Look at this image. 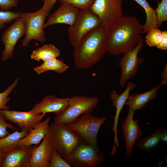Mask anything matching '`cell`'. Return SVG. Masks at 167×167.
Returning <instances> with one entry per match:
<instances>
[{
	"label": "cell",
	"mask_w": 167,
	"mask_h": 167,
	"mask_svg": "<svg viewBox=\"0 0 167 167\" xmlns=\"http://www.w3.org/2000/svg\"><path fill=\"white\" fill-rule=\"evenodd\" d=\"M142 25L135 15H123L108 28L107 52L110 55H118L135 48L142 39Z\"/></svg>",
	"instance_id": "6da1fadb"
},
{
	"label": "cell",
	"mask_w": 167,
	"mask_h": 167,
	"mask_svg": "<svg viewBox=\"0 0 167 167\" xmlns=\"http://www.w3.org/2000/svg\"><path fill=\"white\" fill-rule=\"evenodd\" d=\"M163 36L162 42L156 47L159 49L166 50L167 49V31H162Z\"/></svg>",
	"instance_id": "e575fe53"
},
{
	"label": "cell",
	"mask_w": 167,
	"mask_h": 167,
	"mask_svg": "<svg viewBox=\"0 0 167 167\" xmlns=\"http://www.w3.org/2000/svg\"><path fill=\"white\" fill-rule=\"evenodd\" d=\"M99 100L97 97L73 96L69 98L65 110L54 117V123L69 126L82 114L92 112L97 107Z\"/></svg>",
	"instance_id": "3957f363"
},
{
	"label": "cell",
	"mask_w": 167,
	"mask_h": 167,
	"mask_svg": "<svg viewBox=\"0 0 167 167\" xmlns=\"http://www.w3.org/2000/svg\"><path fill=\"white\" fill-rule=\"evenodd\" d=\"M59 153L54 149L48 167H71Z\"/></svg>",
	"instance_id": "f546056e"
},
{
	"label": "cell",
	"mask_w": 167,
	"mask_h": 167,
	"mask_svg": "<svg viewBox=\"0 0 167 167\" xmlns=\"http://www.w3.org/2000/svg\"><path fill=\"white\" fill-rule=\"evenodd\" d=\"M49 13L41 8L33 13H22L21 17L24 19L26 23L25 36L21 43L22 47L28 46L32 40L42 42L45 41L44 21Z\"/></svg>",
	"instance_id": "ba28073f"
},
{
	"label": "cell",
	"mask_w": 167,
	"mask_h": 167,
	"mask_svg": "<svg viewBox=\"0 0 167 167\" xmlns=\"http://www.w3.org/2000/svg\"><path fill=\"white\" fill-rule=\"evenodd\" d=\"M19 129L11 134L0 138V152L5 153L18 146L19 140L27 135L29 132L25 129L19 131Z\"/></svg>",
	"instance_id": "44dd1931"
},
{
	"label": "cell",
	"mask_w": 167,
	"mask_h": 167,
	"mask_svg": "<svg viewBox=\"0 0 167 167\" xmlns=\"http://www.w3.org/2000/svg\"><path fill=\"white\" fill-rule=\"evenodd\" d=\"M163 162L161 161H159L157 165V167H162Z\"/></svg>",
	"instance_id": "f35d334b"
},
{
	"label": "cell",
	"mask_w": 167,
	"mask_h": 167,
	"mask_svg": "<svg viewBox=\"0 0 167 167\" xmlns=\"http://www.w3.org/2000/svg\"><path fill=\"white\" fill-rule=\"evenodd\" d=\"M22 13L9 11H0V30L4 28L5 24H9L21 17Z\"/></svg>",
	"instance_id": "4316f807"
},
{
	"label": "cell",
	"mask_w": 167,
	"mask_h": 167,
	"mask_svg": "<svg viewBox=\"0 0 167 167\" xmlns=\"http://www.w3.org/2000/svg\"><path fill=\"white\" fill-rule=\"evenodd\" d=\"M33 146H18L4 153L3 167H31Z\"/></svg>",
	"instance_id": "5bb4252c"
},
{
	"label": "cell",
	"mask_w": 167,
	"mask_h": 167,
	"mask_svg": "<svg viewBox=\"0 0 167 167\" xmlns=\"http://www.w3.org/2000/svg\"><path fill=\"white\" fill-rule=\"evenodd\" d=\"M136 85L132 82H128L127 87L124 92L120 94H119L116 90L112 91L110 96V99L112 101V105L116 107L115 114L113 118V125L112 128L114 133V142L118 141L117 137L118 125L119 121L120 113L122 109L124 104L128 99L131 91L134 89Z\"/></svg>",
	"instance_id": "ac0fdd59"
},
{
	"label": "cell",
	"mask_w": 167,
	"mask_h": 167,
	"mask_svg": "<svg viewBox=\"0 0 167 167\" xmlns=\"http://www.w3.org/2000/svg\"><path fill=\"white\" fill-rule=\"evenodd\" d=\"M158 2V6L155 9L157 22V27L161 26L162 23L167 20V0H161Z\"/></svg>",
	"instance_id": "f1b7e54d"
},
{
	"label": "cell",
	"mask_w": 167,
	"mask_h": 167,
	"mask_svg": "<svg viewBox=\"0 0 167 167\" xmlns=\"http://www.w3.org/2000/svg\"><path fill=\"white\" fill-rule=\"evenodd\" d=\"M134 0L143 8L146 15V20L142 25L141 34L147 33L151 29L157 28V19L155 10L150 6L146 0Z\"/></svg>",
	"instance_id": "7402d4cb"
},
{
	"label": "cell",
	"mask_w": 167,
	"mask_h": 167,
	"mask_svg": "<svg viewBox=\"0 0 167 167\" xmlns=\"http://www.w3.org/2000/svg\"><path fill=\"white\" fill-rule=\"evenodd\" d=\"M60 55V50L52 44L45 45L33 50L30 58L37 61L42 60L45 61L57 58Z\"/></svg>",
	"instance_id": "603a6c76"
},
{
	"label": "cell",
	"mask_w": 167,
	"mask_h": 167,
	"mask_svg": "<svg viewBox=\"0 0 167 167\" xmlns=\"http://www.w3.org/2000/svg\"><path fill=\"white\" fill-rule=\"evenodd\" d=\"M144 46L143 39L132 50L127 52L120 59L118 65L122 69L119 84L120 86H124L127 81L134 77L138 71L139 65L142 64L145 60L139 57L138 55Z\"/></svg>",
	"instance_id": "8fae6325"
},
{
	"label": "cell",
	"mask_w": 167,
	"mask_h": 167,
	"mask_svg": "<svg viewBox=\"0 0 167 167\" xmlns=\"http://www.w3.org/2000/svg\"><path fill=\"white\" fill-rule=\"evenodd\" d=\"M69 98H59L53 95H48L31 109L38 113H53L56 115L64 112L66 109Z\"/></svg>",
	"instance_id": "e0dca14e"
},
{
	"label": "cell",
	"mask_w": 167,
	"mask_h": 167,
	"mask_svg": "<svg viewBox=\"0 0 167 167\" xmlns=\"http://www.w3.org/2000/svg\"><path fill=\"white\" fill-rule=\"evenodd\" d=\"M19 79V78L15 79L11 84L9 86L5 91L0 93V110H8L11 109V107L6 105L11 99L7 96L18 84Z\"/></svg>",
	"instance_id": "83f0119b"
},
{
	"label": "cell",
	"mask_w": 167,
	"mask_h": 167,
	"mask_svg": "<svg viewBox=\"0 0 167 167\" xmlns=\"http://www.w3.org/2000/svg\"><path fill=\"white\" fill-rule=\"evenodd\" d=\"M4 116L0 113V137H4L10 133L8 131L7 128L11 130H16L17 127L13 126L11 123L6 122Z\"/></svg>",
	"instance_id": "1f68e13d"
},
{
	"label": "cell",
	"mask_w": 167,
	"mask_h": 167,
	"mask_svg": "<svg viewBox=\"0 0 167 167\" xmlns=\"http://www.w3.org/2000/svg\"><path fill=\"white\" fill-rule=\"evenodd\" d=\"M73 167H99L104 162L105 156L97 145L81 141L64 158Z\"/></svg>",
	"instance_id": "277c9868"
},
{
	"label": "cell",
	"mask_w": 167,
	"mask_h": 167,
	"mask_svg": "<svg viewBox=\"0 0 167 167\" xmlns=\"http://www.w3.org/2000/svg\"><path fill=\"white\" fill-rule=\"evenodd\" d=\"M98 17L90 9L79 10L73 24L67 28L68 39L74 48L79 44L88 32L102 25Z\"/></svg>",
	"instance_id": "8992f818"
},
{
	"label": "cell",
	"mask_w": 167,
	"mask_h": 167,
	"mask_svg": "<svg viewBox=\"0 0 167 167\" xmlns=\"http://www.w3.org/2000/svg\"><path fill=\"white\" fill-rule=\"evenodd\" d=\"M50 118L47 117L44 121L40 122L24 138L18 142V146L38 145L49 132Z\"/></svg>",
	"instance_id": "d6986e66"
},
{
	"label": "cell",
	"mask_w": 167,
	"mask_h": 167,
	"mask_svg": "<svg viewBox=\"0 0 167 167\" xmlns=\"http://www.w3.org/2000/svg\"><path fill=\"white\" fill-rule=\"evenodd\" d=\"M108 28L102 24L93 29L74 48L73 58L77 69L92 67L103 58L107 52L106 35Z\"/></svg>",
	"instance_id": "7a4b0ae2"
},
{
	"label": "cell",
	"mask_w": 167,
	"mask_h": 167,
	"mask_svg": "<svg viewBox=\"0 0 167 167\" xmlns=\"http://www.w3.org/2000/svg\"><path fill=\"white\" fill-rule=\"evenodd\" d=\"M161 85L160 84L144 92L130 95L124 105H127L129 109L135 111L142 109L147 103L157 97V91Z\"/></svg>",
	"instance_id": "ffe728a7"
},
{
	"label": "cell",
	"mask_w": 167,
	"mask_h": 167,
	"mask_svg": "<svg viewBox=\"0 0 167 167\" xmlns=\"http://www.w3.org/2000/svg\"><path fill=\"white\" fill-rule=\"evenodd\" d=\"M160 131V129H156L150 135L140 139L136 142L137 147L143 151H148L156 147L161 141Z\"/></svg>",
	"instance_id": "d4e9b609"
},
{
	"label": "cell",
	"mask_w": 167,
	"mask_h": 167,
	"mask_svg": "<svg viewBox=\"0 0 167 167\" xmlns=\"http://www.w3.org/2000/svg\"><path fill=\"white\" fill-rule=\"evenodd\" d=\"M163 39L162 31L157 28L151 29L147 33L145 41L149 46H156L161 43Z\"/></svg>",
	"instance_id": "484cf974"
},
{
	"label": "cell",
	"mask_w": 167,
	"mask_h": 167,
	"mask_svg": "<svg viewBox=\"0 0 167 167\" xmlns=\"http://www.w3.org/2000/svg\"><path fill=\"white\" fill-rule=\"evenodd\" d=\"M69 68V66L63 60L55 58L44 61L40 66L34 67L33 70L38 74L49 70L54 71L58 74H61L65 72Z\"/></svg>",
	"instance_id": "cb8c5ba5"
},
{
	"label": "cell",
	"mask_w": 167,
	"mask_h": 167,
	"mask_svg": "<svg viewBox=\"0 0 167 167\" xmlns=\"http://www.w3.org/2000/svg\"><path fill=\"white\" fill-rule=\"evenodd\" d=\"M0 113L6 120L17 124L21 130L25 129L30 132L41 121L45 114L38 113L32 110L23 112L9 109H2Z\"/></svg>",
	"instance_id": "4fadbf2b"
},
{
	"label": "cell",
	"mask_w": 167,
	"mask_h": 167,
	"mask_svg": "<svg viewBox=\"0 0 167 167\" xmlns=\"http://www.w3.org/2000/svg\"><path fill=\"white\" fill-rule=\"evenodd\" d=\"M13 23L2 33L1 38L4 45L2 60L5 62L13 58L14 49L19 40L25 35L26 23L24 19H16Z\"/></svg>",
	"instance_id": "30bf717a"
},
{
	"label": "cell",
	"mask_w": 167,
	"mask_h": 167,
	"mask_svg": "<svg viewBox=\"0 0 167 167\" xmlns=\"http://www.w3.org/2000/svg\"><path fill=\"white\" fill-rule=\"evenodd\" d=\"M54 148L49 132L38 146H33L30 161L31 167H48Z\"/></svg>",
	"instance_id": "2e32d148"
},
{
	"label": "cell",
	"mask_w": 167,
	"mask_h": 167,
	"mask_svg": "<svg viewBox=\"0 0 167 167\" xmlns=\"http://www.w3.org/2000/svg\"><path fill=\"white\" fill-rule=\"evenodd\" d=\"M107 119L105 117L99 118L91 113H86L69 126L77 133L82 141L96 146L99 129Z\"/></svg>",
	"instance_id": "52a82bcc"
},
{
	"label": "cell",
	"mask_w": 167,
	"mask_h": 167,
	"mask_svg": "<svg viewBox=\"0 0 167 167\" xmlns=\"http://www.w3.org/2000/svg\"><path fill=\"white\" fill-rule=\"evenodd\" d=\"M122 0H95L90 9L100 19L102 24L109 27L123 15Z\"/></svg>",
	"instance_id": "9c48e42d"
},
{
	"label": "cell",
	"mask_w": 167,
	"mask_h": 167,
	"mask_svg": "<svg viewBox=\"0 0 167 167\" xmlns=\"http://www.w3.org/2000/svg\"><path fill=\"white\" fill-rule=\"evenodd\" d=\"M135 111L129 108L121 126L126 144V155L130 159L131 158L133 149L136 141L139 140L143 135V131L138 125L139 120L133 118Z\"/></svg>",
	"instance_id": "7c38bea8"
},
{
	"label": "cell",
	"mask_w": 167,
	"mask_h": 167,
	"mask_svg": "<svg viewBox=\"0 0 167 167\" xmlns=\"http://www.w3.org/2000/svg\"><path fill=\"white\" fill-rule=\"evenodd\" d=\"M79 10L71 5L61 3V6L53 13L48 15L44 25V28L56 24L72 25L76 19Z\"/></svg>",
	"instance_id": "9a60e30c"
},
{
	"label": "cell",
	"mask_w": 167,
	"mask_h": 167,
	"mask_svg": "<svg viewBox=\"0 0 167 167\" xmlns=\"http://www.w3.org/2000/svg\"><path fill=\"white\" fill-rule=\"evenodd\" d=\"M161 77L163 79L161 82V85H166L167 84V64L165 65L161 73Z\"/></svg>",
	"instance_id": "d590c367"
},
{
	"label": "cell",
	"mask_w": 167,
	"mask_h": 167,
	"mask_svg": "<svg viewBox=\"0 0 167 167\" xmlns=\"http://www.w3.org/2000/svg\"><path fill=\"white\" fill-rule=\"evenodd\" d=\"M49 132L54 149L63 158L82 141L76 132L64 124L52 123Z\"/></svg>",
	"instance_id": "5b68a950"
},
{
	"label": "cell",
	"mask_w": 167,
	"mask_h": 167,
	"mask_svg": "<svg viewBox=\"0 0 167 167\" xmlns=\"http://www.w3.org/2000/svg\"><path fill=\"white\" fill-rule=\"evenodd\" d=\"M4 153L0 152V167H3Z\"/></svg>",
	"instance_id": "74e56055"
},
{
	"label": "cell",
	"mask_w": 167,
	"mask_h": 167,
	"mask_svg": "<svg viewBox=\"0 0 167 167\" xmlns=\"http://www.w3.org/2000/svg\"><path fill=\"white\" fill-rule=\"evenodd\" d=\"M95 0H59L61 3L69 4L79 10L90 9Z\"/></svg>",
	"instance_id": "4dcf8cb0"
},
{
	"label": "cell",
	"mask_w": 167,
	"mask_h": 167,
	"mask_svg": "<svg viewBox=\"0 0 167 167\" xmlns=\"http://www.w3.org/2000/svg\"><path fill=\"white\" fill-rule=\"evenodd\" d=\"M160 138L161 141L167 142V130L166 128L160 130Z\"/></svg>",
	"instance_id": "8d00e7d4"
},
{
	"label": "cell",
	"mask_w": 167,
	"mask_h": 167,
	"mask_svg": "<svg viewBox=\"0 0 167 167\" xmlns=\"http://www.w3.org/2000/svg\"><path fill=\"white\" fill-rule=\"evenodd\" d=\"M18 0H0V8L2 11H9L13 7H16Z\"/></svg>",
	"instance_id": "d6a6232c"
},
{
	"label": "cell",
	"mask_w": 167,
	"mask_h": 167,
	"mask_svg": "<svg viewBox=\"0 0 167 167\" xmlns=\"http://www.w3.org/2000/svg\"><path fill=\"white\" fill-rule=\"evenodd\" d=\"M58 0H43L44 3L41 8L46 11L50 12Z\"/></svg>",
	"instance_id": "836d02e7"
}]
</instances>
